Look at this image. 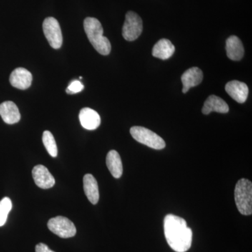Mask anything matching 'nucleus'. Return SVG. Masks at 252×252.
<instances>
[{
	"label": "nucleus",
	"mask_w": 252,
	"mask_h": 252,
	"mask_svg": "<svg viewBox=\"0 0 252 252\" xmlns=\"http://www.w3.org/2000/svg\"><path fill=\"white\" fill-rule=\"evenodd\" d=\"M164 233L169 246L176 252H186L191 247L193 233L182 217L167 215L164 219Z\"/></svg>",
	"instance_id": "nucleus-1"
},
{
	"label": "nucleus",
	"mask_w": 252,
	"mask_h": 252,
	"mask_svg": "<svg viewBox=\"0 0 252 252\" xmlns=\"http://www.w3.org/2000/svg\"><path fill=\"white\" fill-rule=\"evenodd\" d=\"M84 31L88 39L94 49L103 56L110 54L112 46L110 41L103 36V28L97 18L88 17L84 20Z\"/></svg>",
	"instance_id": "nucleus-2"
},
{
	"label": "nucleus",
	"mask_w": 252,
	"mask_h": 252,
	"mask_svg": "<svg viewBox=\"0 0 252 252\" xmlns=\"http://www.w3.org/2000/svg\"><path fill=\"white\" fill-rule=\"evenodd\" d=\"M235 201L237 208L243 215L252 214V183L247 179L237 182L235 188Z\"/></svg>",
	"instance_id": "nucleus-3"
},
{
	"label": "nucleus",
	"mask_w": 252,
	"mask_h": 252,
	"mask_svg": "<svg viewBox=\"0 0 252 252\" xmlns=\"http://www.w3.org/2000/svg\"><path fill=\"white\" fill-rule=\"evenodd\" d=\"M130 134L137 142L157 150L165 148L163 139L153 131L141 126H133L130 128Z\"/></svg>",
	"instance_id": "nucleus-4"
},
{
	"label": "nucleus",
	"mask_w": 252,
	"mask_h": 252,
	"mask_svg": "<svg viewBox=\"0 0 252 252\" xmlns=\"http://www.w3.org/2000/svg\"><path fill=\"white\" fill-rule=\"evenodd\" d=\"M143 31L142 18L133 11H128L126 15L125 22L123 26L122 34L126 40L135 41Z\"/></svg>",
	"instance_id": "nucleus-5"
},
{
	"label": "nucleus",
	"mask_w": 252,
	"mask_h": 252,
	"mask_svg": "<svg viewBox=\"0 0 252 252\" xmlns=\"http://www.w3.org/2000/svg\"><path fill=\"white\" fill-rule=\"evenodd\" d=\"M48 228L60 238H72L77 233L75 225L69 219L64 217H56L48 222Z\"/></svg>",
	"instance_id": "nucleus-6"
},
{
	"label": "nucleus",
	"mask_w": 252,
	"mask_h": 252,
	"mask_svg": "<svg viewBox=\"0 0 252 252\" xmlns=\"http://www.w3.org/2000/svg\"><path fill=\"white\" fill-rule=\"evenodd\" d=\"M43 31L53 49H59L62 46V31L59 21L56 18H46L43 23Z\"/></svg>",
	"instance_id": "nucleus-7"
},
{
	"label": "nucleus",
	"mask_w": 252,
	"mask_h": 252,
	"mask_svg": "<svg viewBox=\"0 0 252 252\" xmlns=\"http://www.w3.org/2000/svg\"><path fill=\"white\" fill-rule=\"evenodd\" d=\"M10 84L13 87L21 90H26L31 87L32 75L28 69L18 67L11 72L9 78Z\"/></svg>",
	"instance_id": "nucleus-8"
},
{
	"label": "nucleus",
	"mask_w": 252,
	"mask_h": 252,
	"mask_svg": "<svg viewBox=\"0 0 252 252\" xmlns=\"http://www.w3.org/2000/svg\"><path fill=\"white\" fill-rule=\"evenodd\" d=\"M33 180L39 188H52L56 183L54 177L50 173L47 167L42 165H36L32 170Z\"/></svg>",
	"instance_id": "nucleus-9"
},
{
	"label": "nucleus",
	"mask_w": 252,
	"mask_h": 252,
	"mask_svg": "<svg viewBox=\"0 0 252 252\" xmlns=\"http://www.w3.org/2000/svg\"><path fill=\"white\" fill-rule=\"evenodd\" d=\"M227 94L238 103L246 102L249 94L248 86L239 81H231L227 83L225 87Z\"/></svg>",
	"instance_id": "nucleus-10"
},
{
	"label": "nucleus",
	"mask_w": 252,
	"mask_h": 252,
	"mask_svg": "<svg viewBox=\"0 0 252 252\" xmlns=\"http://www.w3.org/2000/svg\"><path fill=\"white\" fill-rule=\"evenodd\" d=\"M183 89L182 92L184 94L188 92L189 89L192 87L198 86L203 79V73L200 68L193 67L187 69L183 74L182 78Z\"/></svg>",
	"instance_id": "nucleus-11"
},
{
	"label": "nucleus",
	"mask_w": 252,
	"mask_h": 252,
	"mask_svg": "<svg viewBox=\"0 0 252 252\" xmlns=\"http://www.w3.org/2000/svg\"><path fill=\"white\" fill-rule=\"evenodd\" d=\"M79 121L82 127L89 130H95L101 123L98 113L89 107L81 109L79 112Z\"/></svg>",
	"instance_id": "nucleus-12"
},
{
	"label": "nucleus",
	"mask_w": 252,
	"mask_h": 252,
	"mask_svg": "<svg viewBox=\"0 0 252 252\" xmlns=\"http://www.w3.org/2000/svg\"><path fill=\"white\" fill-rule=\"evenodd\" d=\"M0 116L7 124H16L21 120L19 109L11 101H6L0 104Z\"/></svg>",
	"instance_id": "nucleus-13"
},
{
	"label": "nucleus",
	"mask_w": 252,
	"mask_h": 252,
	"mask_svg": "<svg viewBox=\"0 0 252 252\" xmlns=\"http://www.w3.org/2000/svg\"><path fill=\"white\" fill-rule=\"evenodd\" d=\"M229 111V107L223 99L218 96L210 95L204 103L202 112L205 115L210 114L212 112L226 114Z\"/></svg>",
	"instance_id": "nucleus-14"
},
{
	"label": "nucleus",
	"mask_w": 252,
	"mask_h": 252,
	"mask_svg": "<svg viewBox=\"0 0 252 252\" xmlns=\"http://www.w3.org/2000/svg\"><path fill=\"white\" fill-rule=\"evenodd\" d=\"M227 56L232 61H240L243 58L245 50L241 40L236 36H230L227 39L226 45Z\"/></svg>",
	"instance_id": "nucleus-15"
},
{
	"label": "nucleus",
	"mask_w": 252,
	"mask_h": 252,
	"mask_svg": "<svg viewBox=\"0 0 252 252\" xmlns=\"http://www.w3.org/2000/svg\"><path fill=\"white\" fill-rule=\"evenodd\" d=\"M84 189L86 197L93 205H96L98 203L99 198L98 185H97V180L91 174H86L84 177Z\"/></svg>",
	"instance_id": "nucleus-16"
},
{
	"label": "nucleus",
	"mask_w": 252,
	"mask_h": 252,
	"mask_svg": "<svg viewBox=\"0 0 252 252\" xmlns=\"http://www.w3.org/2000/svg\"><path fill=\"white\" fill-rule=\"evenodd\" d=\"M175 51V46L167 39H160L154 45L152 50L154 57L161 60H167L172 57Z\"/></svg>",
	"instance_id": "nucleus-17"
},
{
	"label": "nucleus",
	"mask_w": 252,
	"mask_h": 252,
	"mask_svg": "<svg viewBox=\"0 0 252 252\" xmlns=\"http://www.w3.org/2000/svg\"><path fill=\"white\" fill-rule=\"evenodd\" d=\"M106 163L109 172L116 179L120 178L123 174V165L120 155L115 150H112L107 154Z\"/></svg>",
	"instance_id": "nucleus-18"
},
{
	"label": "nucleus",
	"mask_w": 252,
	"mask_h": 252,
	"mask_svg": "<svg viewBox=\"0 0 252 252\" xmlns=\"http://www.w3.org/2000/svg\"><path fill=\"white\" fill-rule=\"evenodd\" d=\"M43 144L48 153L52 157H56L58 156V147L56 140L53 134L50 131H44L42 136Z\"/></svg>",
	"instance_id": "nucleus-19"
},
{
	"label": "nucleus",
	"mask_w": 252,
	"mask_h": 252,
	"mask_svg": "<svg viewBox=\"0 0 252 252\" xmlns=\"http://www.w3.org/2000/svg\"><path fill=\"white\" fill-rule=\"evenodd\" d=\"M12 209V203L9 198H4L0 201V226H2L7 220L8 215Z\"/></svg>",
	"instance_id": "nucleus-20"
},
{
	"label": "nucleus",
	"mask_w": 252,
	"mask_h": 252,
	"mask_svg": "<svg viewBox=\"0 0 252 252\" xmlns=\"http://www.w3.org/2000/svg\"><path fill=\"white\" fill-rule=\"evenodd\" d=\"M84 86L79 81H72L66 89V92L68 94H75L84 90Z\"/></svg>",
	"instance_id": "nucleus-21"
},
{
	"label": "nucleus",
	"mask_w": 252,
	"mask_h": 252,
	"mask_svg": "<svg viewBox=\"0 0 252 252\" xmlns=\"http://www.w3.org/2000/svg\"><path fill=\"white\" fill-rule=\"evenodd\" d=\"M35 252H55L50 250L49 247L44 243H39L36 245Z\"/></svg>",
	"instance_id": "nucleus-22"
}]
</instances>
